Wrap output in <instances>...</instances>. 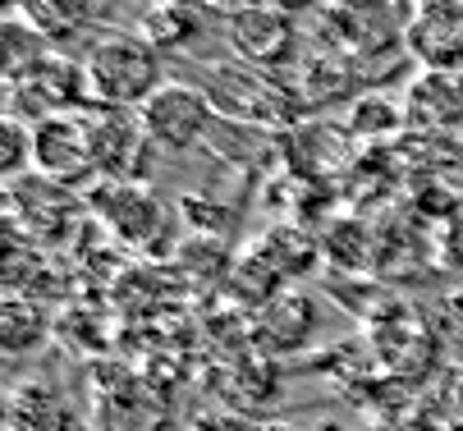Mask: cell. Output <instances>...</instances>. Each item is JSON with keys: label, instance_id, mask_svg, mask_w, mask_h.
<instances>
[{"label": "cell", "instance_id": "13", "mask_svg": "<svg viewBox=\"0 0 463 431\" xmlns=\"http://www.w3.org/2000/svg\"><path fill=\"white\" fill-rule=\"evenodd\" d=\"M252 431H303V426H294V422H261V426H252Z\"/></svg>", "mask_w": 463, "mask_h": 431}, {"label": "cell", "instance_id": "1", "mask_svg": "<svg viewBox=\"0 0 463 431\" xmlns=\"http://www.w3.org/2000/svg\"><path fill=\"white\" fill-rule=\"evenodd\" d=\"M88 92L92 106L106 110H143L170 79H165V60L143 33H110L101 37L88 60Z\"/></svg>", "mask_w": 463, "mask_h": 431}, {"label": "cell", "instance_id": "12", "mask_svg": "<svg viewBox=\"0 0 463 431\" xmlns=\"http://www.w3.org/2000/svg\"><path fill=\"white\" fill-rule=\"evenodd\" d=\"M0 129H5V179L19 183V174L33 165V125L19 115H5Z\"/></svg>", "mask_w": 463, "mask_h": 431}, {"label": "cell", "instance_id": "8", "mask_svg": "<svg viewBox=\"0 0 463 431\" xmlns=\"http://www.w3.org/2000/svg\"><path fill=\"white\" fill-rule=\"evenodd\" d=\"M409 110H413L418 125H427V129H454V125H463V79L449 74V70L422 74L413 83Z\"/></svg>", "mask_w": 463, "mask_h": 431}, {"label": "cell", "instance_id": "3", "mask_svg": "<svg viewBox=\"0 0 463 431\" xmlns=\"http://www.w3.org/2000/svg\"><path fill=\"white\" fill-rule=\"evenodd\" d=\"M79 106H92L88 92V70L64 55H42L37 65L10 79V115L19 119H55V115H79Z\"/></svg>", "mask_w": 463, "mask_h": 431}, {"label": "cell", "instance_id": "7", "mask_svg": "<svg viewBox=\"0 0 463 431\" xmlns=\"http://www.w3.org/2000/svg\"><path fill=\"white\" fill-rule=\"evenodd\" d=\"M88 134H92V165L110 170V174H128L134 170V152L147 147L138 110H106V106H97V115L88 119Z\"/></svg>", "mask_w": 463, "mask_h": 431}, {"label": "cell", "instance_id": "14", "mask_svg": "<svg viewBox=\"0 0 463 431\" xmlns=\"http://www.w3.org/2000/svg\"><path fill=\"white\" fill-rule=\"evenodd\" d=\"M280 5L289 10V5H312V0H280Z\"/></svg>", "mask_w": 463, "mask_h": 431}, {"label": "cell", "instance_id": "5", "mask_svg": "<svg viewBox=\"0 0 463 431\" xmlns=\"http://www.w3.org/2000/svg\"><path fill=\"white\" fill-rule=\"evenodd\" d=\"M294 14L285 5H239L230 14V46L239 51L243 65L280 70L294 55Z\"/></svg>", "mask_w": 463, "mask_h": 431}, {"label": "cell", "instance_id": "11", "mask_svg": "<svg viewBox=\"0 0 463 431\" xmlns=\"http://www.w3.org/2000/svg\"><path fill=\"white\" fill-rule=\"evenodd\" d=\"M5 37H10V51H5V79L24 74L28 65H37V60L46 55V42H42L37 23H24L19 14H10V23H5Z\"/></svg>", "mask_w": 463, "mask_h": 431}, {"label": "cell", "instance_id": "9", "mask_svg": "<svg viewBox=\"0 0 463 431\" xmlns=\"http://www.w3.org/2000/svg\"><path fill=\"white\" fill-rule=\"evenodd\" d=\"M46 340V317L42 307L28 303L24 294H10L5 298V317H0V344H5V353H28Z\"/></svg>", "mask_w": 463, "mask_h": 431}, {"label": "cell", "instance_id": "6", "mask_svg": "<svg viewBox=\"0 0 463 431\" xmlns=\"http://www.w3.org/2000/svg\"><path fill=\"white\" fill-rule=\"evenodd\" d=\"M33 165L42 170V179H55V183H70V179H83L88 170H97L88 119L55 115V119L33 125Z\"/></svg>", "mask_w": 463, "mask_h": 431}, {"label": "cell", "instance_id": "4", "mask_svg": "<svg viewBox=\"0 0 463 431\" xmlns=\"http://www.w3.org/2000/svg\"><path fill=\"white\" fill-rule=\"evenodd\" d=\"M216 106L221 119H234V125H276L294 110V97L257 65H225V70H212V83L203 88Z\"/></svg>", "mask_w": 463, "mask_h": 431}, {"label": "cell", "instance_id": "10", "mask_svg": "<svg viewBox=\"0 0 463 431\" xmlns=\"http://www.w3.org/2000/svg\"><path fill=\"white\" fill-rule=\"evenodd\" d=\"M193 19H188V10L184 5H152L147 10V19H143V37L165 55L170 46H184V37H193Z\"/></svg>", "mask_w": 463, "mask_h": 431}, {"label": "cell", "instance_id": "2", "mask_svg": "<svg viewBox=\"0 0 463 431\" xmlns=\"http://www.w3.org/2000/svg\"><path fill=\"white\" fill-rule=\"evenodd\" d=\"M143 134L156 152L165 156H184V152H197L203 143H212L216 134V106L203 88H193V83H165L143 110Z\"/></svg>", "mask_w": 463, "mask_h": 431}]
</instances>
